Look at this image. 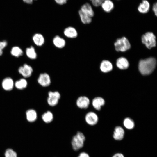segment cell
Returning a JSON list of instances; mask_svg holds the SVG:
<instances>
[{
    "mask_svg": "<svg viewBox=\"0 0 157 157\" xmlns=\"http://www.w3.org/2000/svg\"><path fill=\"white\" fill-rule=\"evenodd\" d=\"M156 64V59L153 57L141 60L138 64L139 71L143 75H149L154 70Z\"/></svg>",
    "mask_w": 157,
    "mask_h": 157,
    "instance_id": "6da1fadb",
    "label": "cell"
},
{
    "mask_svg": "<svg viewBox=\"0 0 157 157\" xmlns=\"http://www.w3.org/2000/svg\"><path fill=\"white\" fill-rule=\"evenodd\" d=\"M78 14L81 22L84 24L90 23L94 12L91 5L87 3L83 4L78 11Z\"/></svg>",
    "mask_w": 157,
    "mask_h": 157,
    "instance_id": "7a4b0ae2",
    "label": "cell"
},
{
    "mask_svg": "<svg viewBox=\"0 0 157 157\" xmlns=\"http://www.w3.org/2000/svg\"><path fill=\"white\" fill-rule=\"evenodd\" d=\"M85 138L83 134L81 132H78L76 135L73 138L71 144L73 149L77 151L83 146Z\"/></svg>",
    "mask_w": 157,
    "mask_h": 157,
    "instance_id": "3957f363",
    "label": "cell"
},
{
    "mask_svg": "<svg viewBox=\"0 0 157 157\" xmlns=\"http://www.w3.org/2000/svg\"><path fill=\"white\" fill-rule=\"evenodd\" d=\"M115 50L117 51L124 52L131 48V44L128 40L123 37L117 40L114 43Z\"/></svg>",
    "mask_w": 157,
    "mask_h": 157,
    "instance_id": "277c9868",
    "label": "cell"
},
{
    "mask_svg": "<svg viewBox=\"0 0 157 157\" xmlns=\"http://www.w3.org/2000/svg\"><path fill=\"white\" fill-rule=\"evenodd\" d=\"M156 38L154 34L151 32H147L142 37V43L146 47L150 49L156 45Z\"/></svg>",
    "mask_w": 157,
    "mask_h": 157,
    "instance_id": "5b68a950",
    "label": "cell"
},
{
    "mask_svg": "<svg viewBox=\"0 0 157 157\" xmlns=\"http://www.w3.org/2000/svg\"><path fill=\"white\" fill-rule=\"evenodd\" d=\"M60 97V94L58 91H50L48 93L47 103L50 106H56L58 104Z\"/></svg>",
    "mask_w": 157,
    "mask_h": 157,
    "instance_id": "8992f818",
    "label": "cell"
},
{
    "mask_svg": "<svg viewBox=\"0 0 157 157\" xmlns=\"http://www.w3.org/2000/svg\"><path fill=\"white\" fill-rule=\"evenodd\" d=\"M38 83L42 86L47 87L51 83V79L49 75L47 73L41 74L38 79Z\"/></svg>",
    "mask_w": 157,
    "mask_h": 157,
    "instance_id": "52a82bcc",
    "label": "cell"
},
{
    "mask_svg": "<svg viewBox=\"0 0 157 157\" xmlns=\"http://www.w3.org/2000/svg\"><path fill=\"white\" fill-rule=\"evenodd\" d=\"M18 72L24 77L28 78L30 77L33 72L32 67L27 64H24L19 67Z\"/></svg>",
    "mask_w": 157,
    "mask_h": 157,
    "instance_id": "ba28073f",
    "label": "cell"
},
{
    "mask_svg": "<svg viewBox=\"0 0 157 157\" xmlns=\"http://www.w3.org/2000/svg\"><path fill=\"white\" fill-rule=\"evenodd\" d=\"M76 103L77 106L79 108L82 109H85L88 107L90 103V101L87 97L82 96L78 98Z\"/></svg>",
    "mask_w": 157,
    "mask_h": 157,
    "instance_id": "9c48e42d",
    "label": "cell"
},
{
    "mask_svg": "<svg viewBox=\"0 0 157 157\" xmlns=\"http://www.w3.org/2000/svg\"><path fill=\"white\" fill-rule=\"evenodd\" d=\"M85 119L86 123L90 125H94L98 122V117L97 115L93 112L88 113L85 117Z\"/></svg>",
    "mask_w": 157,
    "mask_h": 157,
    "instance_id": "30bf717a",
    "label": "cell"
},
{
    "mask_svg": "<svg viewBox=\"0 0 157 157\" xmlns=\"http://www.w3.org/2000/svg\"><path fill=\"white\" fill-rule=\"evenodd\" d=\"M65 35L68 38H76L78 35V33L75 28L69 26L65 28L64 31Z\"/></svg>",
    "mask_w": 157,
    "mask_h": 157,
    "instance_id": "8fae6325",
    "label": "cell"
},
{
    "mask_svg": "<svg viewBox=\"0 0 157 157\" xmlns=\"http://www.w3.org/2000/svg\"><path fill=\"white\" fill-rule=\"evenodd\" d=\"M116 64L117 67L121 69H126L129 66L128 60L126 58L123 57L118 58L117 60Z\"/></svg>",
    "mask_w": 157,
    "mask_h": 157,
    "instance_id": "7c38bea8",
    "label": "cell"
},
{
    "mask_svg": "<svg viewBox=\"0 0 157 157\" xmlns=\"http://www.w3.org/2000/svg\"><path fill=\"white\" fill-rule=\"evenodd\" d=\"M2 86L5 90L9 91L12 89L14 85L13 80L10 77L5 78L2 82Z\"/></svg>",
    "mask_w": 157,
    "mask_h": 157,
    "instance_id": "4fadbf2b",
    "label": "cell"
},
{
    "mask_svg": "<svg viewBox=\"0 0 157 157\" xmlns=\"http://www.w3.org/2000/svg\"><path fill=\"white\" fill-rule=\"evenodd\" d=\"M113 66L110 62L107 60H104L101 63L100 69L103 72L106 73L111 71Z\"/></svg>",
    "mask_w": 157,
    "mask_h": 157,
    "instance_id": "5bb4252c",
    "label": "cell"
},
{
    "mask_svg": "<svg viewBox=\"0 0 157 157\" xmlns=\"http://www.w3.org/2000/svg\"><path fill=\"white\" fill-rule=\"evenodd\" d=\"M53 42L54 45L59 48L64 47L66 44L65 40L58 35L56 36L53 38Z\"/></svg>",
    "mask_w": 157,
    "mask_h": 157,
    "instance_id": "9a60e30c",
    "label": "cell"
},
{
    "mask_svg": "<svg viewBox=\"0 0 157 157\" xmlns=\"http://www.w3.org/2000/svg\"><path fill=\"white\" fill-rule=\"evenodd\" d=\"M105 104L104 99L100 97L94 98L92 100V104L93 107L96 110H99L101 109V107Z\"/></svg>",
    "mask_w": 157,
    "mask_h": 157,
    "instance_id": "2e32d148",
    "label": "cell"
},
{
    "mask_svg": "<svg viewBox=\"0 0 157 157\" xmlns=\"http://www.w3.org/2000/svg\"><path fill=\"white\" fill-rule=\"evenodd\" d=\"M124 131L122 127L117 126L115 129L113 137L117 140H122L124 137Z\"/></svg>",
    "mask_w": 157,
    "mask_h": 157,
    "instance_id": "e0dca14e",
    "label": "cell"
},
{
    "mask_svg": "<svg viewBox=\"0 0 157 157\" xmlns=\"http://www.w3.org/2000/svg\"><path fill=\"white\" fill-rule=\"evenodd\" d=\"M33 40L34 44L37 46H41L44 42V39L41 34L36 33L33 37Z\"/></svg>",
    "mask_w": 157,
    "mask_h": 157,
    "instance_id": "ac0fdd59",
    "label": "cell"
},
{
    "mask_svg": "<svg viewBox=\"0 0 157 157\" xmlns=\"http://www.w3.org/2000/svg\"><path fill=\"white\" fill-rule=\"evenodd\" d=\"M149 8L150 4L148 1L146 0H143L139 5L138 10L141 13H145L149 11Z\"/></svg>",
    "mask_w": 157,
    "mask_h": 157,
    "instance_id": "d6986e66",
    "label": "cell"
},
{
    "mask_svg": "<svg viewBox=\"0 0 157 157\" xmlns=\"http://www.w3.org/2000/svg\"><path fill=\"white\" fill-rule=\"evenodd\" d=\"M103 10L106 12H110L114 8V4L110 0L104 1L101 5Z\"/></svg>",
    "mask_w": 157,
    "mask_h": 157,
    "instance_id": "ffe728a7",
    "label": "cell"
},
{
    "mask_svg": "<svg viewBox=\"0 0 157 157\" xmlns=\"http://www.w3.org/2000/svg\"><path fill=\"white\" fill-rule=\"evenodd\" d=\"M26 119L30 122L35 121L37 118V114L36 111L33 109H29L26 113Z\"/></svg>",
    "mask_w": 157,
    "mask_h": 157,
    "instance_id": "44dd1931",
    "label": "cell"
},
{
    "mask_svg": "<svg viewBox=\"0 0 157 157\" xmlns=\"http://www.w3.org/2000/svg\"><path fill=\"white\" fill-rule=\"evenodd\" d=\"M26 53L27 56L30 59H35L37 58L36 53L34 48L32 46L26 49Z\"/></svg>",
    "mask_w": 157,
    "mask_h": 157,
    "instance_id": "7402d4cb",
    "label": "cell"
},
{
    "mask_svg": "<svg viewBox=\"0 0 157 157\" xmlns=\"http://www.w3.org/2000/svg\"><path fill=\"white\" fill-rule=\"evenodd\" d=\"M42 118L44 122L48 123L51 122L53 121V116L51 112L48 111L43 114Z\"/></svg>",
    "mask_w": 157,
    "mask_h": 157,
    "instance_id": "603a6c76",
    "label": "cell"
},
{
    "mask_svg": "<svg viewBox=\"0 0 157 157\" xmlns=\"http://www.w3.org/2000/svg\"><path fill=\"white\" fill-rule=\"evenodd\" d=\"M10 53L12 56L16 57H19L23 55V52L20 48L15 46L12 48Z\"/></svg>",
    "mask_w": 157,
    "mask_h": 157,
    "instance_id": "cb8c5ba5",
    "label": "cell"
},
{
    "mask_svg": "<svg viewBox=\"0 0 157 157\" xmlns=\"http://www.w3.org/2000/svg\"><path fill=\"white\" fill-rule=\"evenodd\" d=\"M27 83L26 81L24 78H21L16 82L15 86L19 89H22L27 86Z\"/></svg>",
    "mask_w": 157,
    "mask_h": 157,
    "instance_id": "d4e9b609",
    "label": "cell"
},
{
    "mask_svg": "<svg viewBox=\"0 0 157 157\" xmlns=\"http://www.w3.org/2000/svg\"><path fill=\"white\" fill-rule=\"evenodd\" d=\"M123 123L125 127L128 129H132L134 127L133 121L129 118H126L124 120Z\"/></svg>",
    "mask_w": 157,
    "mask_h": 157,
    "instance_id": "484cf974",
    "label": "cell"
},
{
    "mask_svg": "<svg viewBox=\"0 0 157 157\" xmlns=\"http://www.w3.org/2000/svg\"><path fill=\"white\" fill-rule=\"evenodd\" d=\"M5 157H18L17 153L11 148H8L4 153Z\"/></svg>",
    "mask_w": 157,
    "mask_h": 157,
    "instance_id": "4316f807",
    "label": "cell"
},
{
    "mask_svg": "<svg viewBox=\"0 0 157 157\" xmlns=\"http://www.w3.org/2000/svg\"><path fill=\"white\" fill-rule=\"evenodd\" d=\"M8 43L6 41H0V56L2 55L3 49L7 46Z\"/></svg>",
    "mask_w": 157,
    "mask_h": 157,
    "instance_id": "83f0119b",
    "label": "cell"
},
{
    "mask_svg": "<svg viewBox=\"0 0 157 157\" xmlns=\"http://www.w3.org/2000/svg\"><path fill=\"white\" fill-rule=\"evenodd\" d=\"M92 2L93 5L95 6L98 7L101 5L104 0H90Z\"/></svg>",
    "mask_w": 157,
    "mask_h": 157,
    "instance_id": "f1b7e54d",
    "label": "cell"
},
{
    "mask_svg": "<svg viewBox=\"0 0 157 157\" xmlns=\"http://www.w3.org/2000/svg\"><path fill=\"white\" fill-rule=\"evenodd\" d=\"M68 0H54L55 2L58 4L59 5H63L67 2Z\"/></svg>",
    "mask_w": 157,
    "mask_h": 157,
    "instance_id": "f546056e",
    "label": "cell"
},
{
    "mask_svg": "<svg viewBox=\"0 0 157 157\" xmlns=\"http://www.w3.org/2000/svg\"><path fill=\"white\" fill-rule=\"evenodd\" d=\"M153 10L156 16L157 15V3H154L153 6Z\"/></svg>",
    "mask_w": 157,
    "mask_h": 157,
    "instance_id": "4dcf8cb0",
    "label": "cell"
},
{
    "mask_svg": "<svg viewBox=\"0 0 157 157\" xmlns=\"http://www.w3.org/2000/svg\"><path fill=\"white\" fill-rule=\"evenodd\" d=\"M78 157H90L89 155L86 152H82L80 153Z\"/></svg>",
    "mask_w": 157,
    "mask_h": 157,
    "instance_id": "1f68e13d",
    "label": "cell"
},
{
    "mask_svg": "<svg viewBox=\"0 0 157 157\" xmlns=\"http://www.w3.org/2000/svg\"><path fill=\"white\" fill-rule=\"evenodd\" d=\"M113 157H124L123 155L121 153H117L115 154Z\"/></svg>",
    "mask_w": 157,
    "mask_h": 157,
    "instance_id": "d6a6232c",
    "label": "cell"
},
{
    "mask_svg": "<svg viewBox=\"0 0 157 157\" xmlns=\"http://www.w3.org/2000/svg\"><path fill=\"white\" fill-rule=\"evenodd\" d=\"M33 0L34 1V0Z\"/></svg>",
    "mask_w": 157,
    "mask_h": 157,
    "instance_id": "836d02e7",
    "label": "cell"
}]
</instances>
